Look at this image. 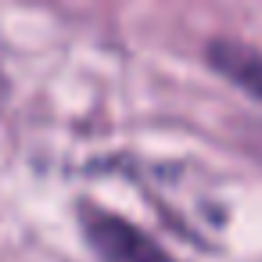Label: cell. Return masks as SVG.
<instances>
[{
  "label": "cell",
  "mask_w": 262,
  "mask_h": 262,
  "mask_svg": "<svg viewBox=\"0 0 262 262\" xmlns=\"http://www.w3.org/2000/svg\"><path fill=\"white\" fill-rule=\"evenodd\" d=\"M79 223L97 262H172L169 251L155 237H147L140 226H133L129 219L108 208L79 205Z\"/></svg>",
  "instance_id": "cell-1"
},
{
  "label": "cell",
  "mask_w": 262,
  "mask_h": 262,
  "mask_svg": "<svg viewBox=\"0 0 262 262\" xmlns=\"http://www.w3.org/2000/svg\"><path fill=\"white\" fill-rule=\"evenodd\" d=\"M205 54H208V65L219 76H226L244 94L262 101V54L258 51H251V47H244L237 40H212Z\"/></svg>",
  "instance_id": "cell-2"
}]
</instances>
